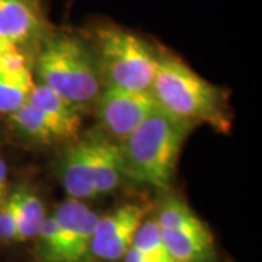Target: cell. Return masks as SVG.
<instances>
[{
    "mask_svg": "<svg viewBox=\"0 0 262 262\" xmlns=\"http://www.w3.org/2000/svg\"><path fill=\"white\" fill-rule=\"evenodd\" d=\"M131 246H134L136 249H139L144 255L153 258L155 261L175 262L169 255L165 242H163L162 233H160L159 225L155 219L143 220V223L134 236V241H133Z\"/></svg>",
    "mask_w": 262,
    "mask_h": 262,
    "instance_id": "cell-17",
    "label": "cell"
},
{
    "mask_svg": "<svg viewBox=\"0 0 262 262\" xmlns=\"http://www.w3.org/2000/svg\"><path fill=\"white\" fill-rule=\"evenodd\" d=\"M18 239V214L13 192L0 204V241L13 242Z\"/></svg>",
    "mask_w": 262,
    "mask_h": 262,
    "instance_id": "cell-18",
    "label": "cell"
},
{
    "mask_svg": "<svg viewBox=\"0 0 262 262\" xmlns=\"http://www.w3.org/2000/svg\"><path fill=\"white\" fill-rule=\"evenodd\" d=\"M9 115L10 122L15 125V128H18L25 137H28L32 141L42 143V144L61 141L54 125L29 101Z\"/></svg>",
    "mask_w": 262,
    "mask_h": 262,
    "instance_id": "cell-14",
    "label": "cell"
},
{
    "mask_svg": "<svg viewBox=\"0 0 262 262\" xmlns=\"http://www.w3.org/2000/svg\"><path fill=\"white\" fill-rule=\"evenodd\" d=\"M160 233L175 262H207L213 255V236L206 225L189 230H160Z\"/></svg>",
    "mask_w": 262,
    "mask_h": 262,
    "instance_id": "cell-10",
    "label": "cell"
},
{
    "mask_svg": "<svg viewBox=\"0 0 262 262\" xmlns=\"http://www.w3.org/2000/svg\"><path fill=\"white\" fill-rule=\"evenodd\" d=\"M88 211L89 208L83 201L75 198H67L54 211L53 215L56 219L57 229H58L60 262L70 261V255L75 248L79 229Z\"/></svg>",
    "mask_w": 262,
    "mask_h": 262,
    "instance_id": "cell-12",
    "label": "cell"
},
{
    "mask_svg": "<svg viewBox=\"0 0 262 262\" xmlns=\"http://www.w3.org/2000/svg\"><path fill=\"white\" fill-rule=\"evenodd\" d=\"M12 47H16V46H13V44H9V42H6V41L0 39V54H3L6 50H9V48Z\"/></svg>",
    "mask_w": 262,
    "mask_h": 262,
    "instance_id": "cell-20",
    "label": "cell"
},
{
    "mask_svg": "<svg viewBox=\"0 0 262 262\" xmlns=\"http://www.w3.org/2000/svg\"><path fill=\"white\" fill-rule=\"evenodd\" d=\"M146 217L139 204H124L105 215H99L95 227L91 255L103 261L122 259L133 245L134 236Z\"/></svg>",
    "mask_w": 262,
    "mask_h": 262,
    "instance_id": "cell-6",
    "label": "cell"
},
{
    "mask_svg": "<svg viewBox=\"0 0 262 262\" xmlns=\"http://www.w3.org/2000/svg\"><path fill=\"white\" fill-rule=\"evenodd\" d=\"M155 220L160 230H189L204 226L203 220L184 201L175 196L162 203Z\"/></svg>",
    "mask_w": 262,
    "mask_h": 262,
    "instance_id": "cell-16",
    "label": "cell"
},
{
    "mask_svg": "<svg viewBox=\"0 0 262 262\" xmlns=\"http://www.w3.org/2000/svg\"><path fill=\"white\" fill-rule=\"evenodd\" d=\"M18 214V239L16 242H25L37 237L41 226L46 220L44 204L37 192L27 187H20L13 191Z\"/></svg>",
    "mask_w": 262,
    "mask_h": 262,
    "instance_id": "cell-13",
    "label": "cell"
},
{
    "mask_svg": "<svg viewBox=\"0 0 262 262\" xmlns=\"http://www.w3.org/2000/svg\"><path fill=\"white\" fill-rule=\"evenodd\" d=\"M95 144L96 133L88 134L66 150L60 162V177L69 198H95Z\"/></svg>",
    "mask_w": 262,
    "mask_h": 262,
    "instance_id": "cell-7",
    "label": "cell"
},
{
    "mask_svg": "<svg viewBox=\"0 0 262 262\" xmlns=\"http://www.w3.org/2000/svg\"><path fill=\"white\" fill-rule=\"evenodd\" d=\"M103 84L150 91L158 56L146 39L117 27L96 29L92 50Z\"/></svg>",
    "mask_w": 262,
    "mask_h": 262,
    "instance_id": "cell-4",
    "label": "cell"
},
{
    "mask_svg": "<svg viewBox=\"0 0 262 262\" xmlns=\"http://www.w3.org/2000/svg\"><path fill=\"white\" fill-rule=\"evenodd\" d=\"M34 86L29 67L18 72H0V113L12 114L28 102Z\"/></svg>",
    "mask_w": 262,
    "mask_h": 262,
    "instance_id": "cell-15",
    "label": "cell"
},
{
    "mask_svg": "<svg viewBox=\"0 0 262 262\" xmlns=\"http://www.w3.org/2000/svg\"><path fill=\"white\" fill-rule=\"evenodd\" d=\"M122 259H124V262H158L155 261L153 258H150L147 255H144L143 252H140L139 249H136L134 246H131L130 249L124 253Z\"/></svg>",
    "mask_w": 262,
    "mask_h": 262,
    "instance_id": "cell-19",
    "label": "cell"
},
{
    "mask_svg": "<svg viewBox=\"0 0 262 262\" xmlns=\"http://www.w3.org/2000/svg\"><path fill=\"white\" fill-rule=\"evenodd\" d=\"M44 29L39 0H0V39L20 48L42 37Z\"/></svg>",
    "mask_w": 262,
    "mask_h": 262,
    "instance_id": "cell-8",
    "label": "cell"
},
{
    "mask_svg": "<svg viewBox=\"0 0 262 262\" xmlns=\"http://www.w3.org/2000/svg\"><path fill=\"white\" fill-rule=\"evenodd\" d=\"M37 72L41 83L77 106L96 99L102 88L92 48L67 34H54L42 39Z\"/></svg>",
    "mask_w": 262,
    "mask_h": 262,
    "instance_id": "cell-3",
    "label": "cell"
},
{
    "mask_svg": "<svg viewBox=\"0 0 262 262\" xmlns=\"http://www.w3.org/2000/svg\"><path fill=\"white\" fill-rule=\"evenodd\" d=\"M159 105L150 91L103 84L96 96L98 117L114 140H124Z\"/></svg>",
    "mask_w": 262,
    "mask_h": 262,
    "instance_id": "cell-5",
    "label": "cell"
},
{
    "mask_svg": "<svg viewBox=\"0 0 262 262\" xmlns=\"http://www.w3.org/2000/svg\"><path fill=\"white\" fill-rule=\"evenodd\" d=\"M150 92L163 111L181 121L206 122L222 131L230 125L222 89L177 57L159 53Z\"/></svg>",
    "mask_w": 262,
    "mask_h": 262,
    "instance_id": "cell-2",
    "label": "cell"
},
{
    "mask_svg": "<svg viewBox=\"0 0 262 262\" xmlns=\"http://www.w3.org/2000/svg\"><path fill=\"white\" fill-rule=\"evenodd\" d=\"M192 127L158 106L120 143L125 177L153 188L168 187Z\"/></svg>",
    "mask_w": 262,
    "mask_h": 262,
    "instance_id": "cell-1",
    "label": "cell"
},
{
    "mask_svg": "<svg viewBox=\"0 0 262 262\" xmlns=\"http://www.w3.org/2000/svg\"><path fill=\"white\" fill-rule=\"evenodd\" d=\"M125 177L124 158L121 144L106 137L96 134L95 144V187L96 195L113 192Z\"/></svg>",
    "mask_w": 262,
    "mask_h": 262,
    "instance_id": "cell-11",
    "label": "cell"
},
{
    "mask_svg": "<svg viewBox=\"0 0 262 262\" xmlns=\"http://www.w3.org/2000/svg\"><path fill=\"white\" fill-rule=\"evenodd\" d=\"M28 101L47 117L61 140L75 139L77 136L82 124L77 105L42 83L34 86Z\"/></svg>",
    "mask_w": 262,
    "mask_h": 262,
    "instance_id": "cell-9",
    "label": "cell"
}]
</instances>
